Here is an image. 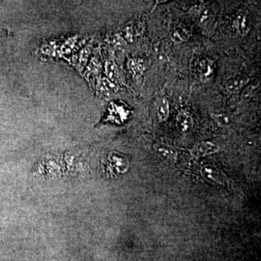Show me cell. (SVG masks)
Masks as SVG:
<instances>
[{"label":"cell","instance_id":"cell-1","mask_svg":"<svg viewBox=\"0 0 261 261\" xmlns=\"http://www.w3.org/2000/svg\"><path fill=\"white\" fill-rule=\"evenodd\" d=\"M201 174L206 181L215 185H223L225 183L224 175L211 165H205L201 168Z\"/></svg>","mask_w":261,"mask_h":261},{"label":"cell","instance_id":"cell-2","mask_svg":"<svg viewBox=\"0 0 261 261\" xmlns=\"http://www.w3.org/2000/svg\"><path fill=\"white\" fill-rule=\"evenodd\" d=\"M219 146L213 142H202L194 146L191 150L192 155L195 157H205L219 152Z\"/></svg>","mask_w":261,"mask_h":261},{"label":"cell","instance_id":"cell-3","mask_svg":"<svg viewBox=\"0 0 261 261\" xmlns=\"http://www.w3.org/2000/svg\"><path fill=\"white\" fill-rule=\"evenodd\" d=\"M194 126L193 118L186 111H182L176 116V128L182 135H187Z\"/></svg>","mask_w":261,"mask_h":261},{"label":"cell","instance_id":"cell-4","mask_svg":"<svg viewBox=\"0 0 261 261\" xmlns=\"http://www.w3.org/2000/svg\"><path fill=\"white\" fill-rule=\"evenodd\" d=\"M154 149L161 157L170 162H176L177 161V150L173 146L160 143L154 146Z\"/></svg>","mask_w":261,"mask_h":261},{"label":"cell","instance_id":"cell-5","mask_svg":"<svg viewBox=\"0 0 261 261\" xmlns=\"http://www.w3.org/2000/svg\"><path fill=\"white\" fill-rule=\"evenodd\" d=\"M249 79L239 75L230 78L226 83V89L231 94H238L248 83Z\"/></svg>","mask_w":261,"mask_h":261},{"label":"cell","instance_id":"cell-6","mask_svg":"<svg viewBox=\"0 0 261 261\" xmlns=\"http://www.w3.org/2000/svg\"><path fill=\"white\" fill-rule=\"evenodd\" d=\"M234 25L239 34L241 35H245L250 32L252 23L248 13L247 12H242L240 13L235 19Z\"/></svg>","mask_w":261,"mask_h":261},{"label":"cell","instance_id":"cell-7","mask_svg":"<svg viewBox=\"0 0 261 261\" xmlns=\"http://www.w3.org/2000/svg\"><path fill=\"white\" fill-rule=\"evenodd\" d=\"M200 75L201 81L204 83H208L212 81L214 75L212 61L208 59H203L200 61Z\"/></svg>","mask_w":261,"mask_h":261},{"label":"cell","instance_id":"cell-8","mask_svg":"<svg viewBox=\"0 0 261 261\" xmlns=\"http://www.w3.org/2000/svg\"><path fill=\"white\" fill-rule=\"evenodd\" d=\"M110 161L113 167L118 170L119 172H123L128 168V159L121 154L113 152L110 156Z\"/></svg>","mask_w":261,"mask_h":261},{"label":"cell","instance_id":"cell-9","mask_svg":"<svg viewBox=\"0 0 261 261\" xmlns=\"http://www.w3.org/2000/svg\"><path fill=\"white\" fill-rule=\"evenodd\" d=\"M171 40L176 44H181V43L187 42L190 39V34L186 29L181 28V27H175L171 32Z\"/></svg>","mask_w":261,"mask_h":261},{"label":"cell","instance_id":"cell-10","mask_svg":"<svg viewBox=\"0 0 261 261\" xmlns=\"http://www.w3.org/2000/svg\"><path fill=\"white\" fill-rule=\"evenodd\" d=\"M169 114V102L166 97H163L159 101V106H158V116H159V121H167Z\"/></svg>","mask_w":261,"mask_h":261},{"label":"cell","instance_id":"cell-11","mask_svg":"<svg viewBox=\"0 0 261 261\" xmlns=\"http://www.w3.org/2000/svg\"><path fill=\"white\" fill-rule=\"evenodd\" d=\"M106 74L110 80L115 81V82L119 80V71H118L116 63L112 60H109L106 62Z\"/></svg>","mask_w":261,"mask_h":261},{"label":"cell","instance_id":"cell-12","mask_svg":"<svg viewBox=\"0 0 261 261\" xmlns=\"http://www.w3.org/2000/svg\"><path fill=\"white\" fill-rule=\"evenodd\" d=\"M211 118L221 127H228L231 123V118L226 113H213Z\"/></svg>","mask_w":261,"mask_h":261},{"label":"cell","instance_id":"cell-13","mask_svg":"<svg viewBox=\"0 0 261 261\" xmlns=\"http://www.w3.org/2000/svg\"><path fill=\"white\" fill-rule=\"evenodd\" d=\"M91 49H92V45L91 44H88L83 50H82V53H81L80 59H79V63L77 66H78V70L80 71H82V70L83 69L84 65L87 63V59H88V57L89 55H90Z\"/></svg>","mask_w":261,"mask_h":261},{"label":"cell","instance_id":"cell-14","mask_svg":"<svg viewBox=\"0 0 261 261\" xmlns=\"http://www.w3.org/2000/svg\"><path fill=\"white\" fill-rule=\"evenodd\" d=\"M101 89L108 94H114L117 91V87L108 80H102L100 83Z\"/></svg>","mask_w":261,"mask_h":261},{"label":"cell","instance_id":"cell-15","mask_svg":"<svg viewBox=\"0 0 261 261\" xmlns=\"http://www.w3.org/2000/svg\"><path fill=\"white\" fill-rule=\"evenodd\" d=\"M208 13H207V11H205L202 13V15H201L200 23L202 24V25H205V24H207V22L208 21Z\"/></svg>","mask_w":261,"mask_h":261}]
</instances>
